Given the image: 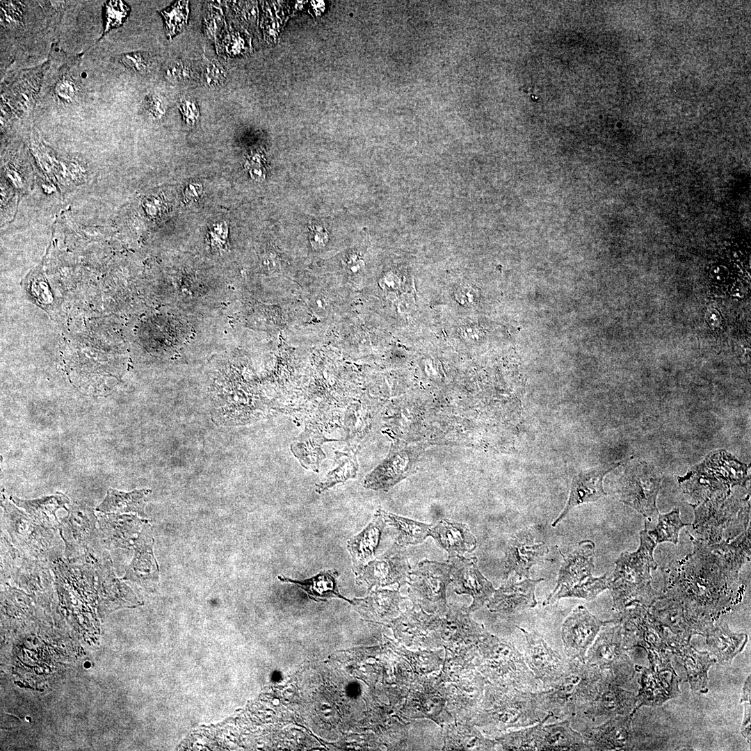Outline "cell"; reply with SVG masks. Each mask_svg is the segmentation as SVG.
Here are the masks:
<instances>
[{"label":"cell","mask_w":751,"mask_h":751,"mask_svg":"<svg viewBox=\"0 0 751 751\" xmlns=\"http://www.w3.org/2000/svg\"><path fill=\"white\" fill-rule=\"evenodd\" d=\"M610 672L587 662L569 659L564 674L547 690L536 691L541 707L551 718H572L600 693Z\"/></svg>","instance_id":"1"},{"label":"cell","mask_w":751,"mask_h":751,"mask_svg":"<svg viewBox=\"0 0 751 751\" xmlns=\"http://www.w3.org/2000/svg\"><path fill=\"white\" fill-rule=\"evenodd\" d=\"M657 544L649 535L647 525L640 533V545L633 552L624 551L615 561L613 575L608 579L614 608L622 611L635 603L649 606L654 600L651 570L657 567L654 549Z\"/></svg>","instance_id":"2"},{"label":"cell","mask_w":751,"mask_h":751,"mask_svg":"<svg viewBox=\"0 0 751 751\" xmlns=\"http://www.w3.org/2000/svg\"><path fill=\"white\" fill-rule=\"evenodd\" d=\"M595 544L590 540L580 542L567 556H563L556 585L543 605L555 603L561 598L574 597L592 600L608 588V574L594 577Z\"/></svg>","instance_id":"3"},{"label":"cell","mask_w":751,"mask_h":751,"mask_svg":"<svg viewBox=\"0 0 751 751\" xmlns=\"http://www.w3.org/2000/svg\"><path fill=\"white\" fill-rule=\"evenodd\" d=\"M661 480V474L646 462L631 465L619 481L620 500L645 517L658 515L656 503Z\"/></svg>","instance_id":"4"},{"label":"cell","mask_w":751,"mask_h":751,"mask_svg":"<svg viewBox=\"0 0 751 751\" xmlns=\"http://www.w3.org/2000/svg\"><path fill=\"white\" fill-rule=\"evenodd\" d=\"M604 629L589 647L586 662L610 672L621 684L632 674L631 663L626 654L621 625Z\"/></svg>","instance_id":"5"},{"label":"cell","mask_w":751,"mask_h":751,"mask_svg":"<svg viewBox=\"0 0 751 751\" xmlns=\"http://www.w3.org/2000/svg\"><path fill=\"white\" fill-rule=\"evenodd\" d=\"M615 620L601 621L583 606L572 611L562 625L561 637L568 659L586 662V653L600 629Z\"/></svg>","instance_id":"6"},{"label":"cell","mask_w":751,"mask_h":751,"mask_svg":"<svg viewBox=\"0 0 751 751\" xmlns=\"http://www.w3.org/2000/svg\"><path fill=\"white\" fill-rule=\"evenodd\" d=\"M411 571L405 546L396 542L377 559L369 562L357 574V583L369 588L405 583Z\"/></svg>","instance_id":"7"},{"label":"cell","mask_w":751,"mask_h":751,"mask_svg":"<svg viewBox=\"0 0 751 751\" xmlns=\"http://www.w3.org/2000/svg\"><path fill=\"white\" fill-rule=\"evenodd\" d=\"M519 629L525 637L523 655L526 665L542 683L544 690L551 688L567 669L569 659H563L536 632Z\"/></svg>","instance_id":"8"},{"label":"cell","mask_w":751,"mask_h":751,"mask_svg":"<svg viewBox=\"0 0 751 751\" xmlns=\"http://www.w3.org/2000/svg\"><path fill=\"white\" fill-rule=\"evenodd\" d=\"M410 592L424 601L442 604L446 588L451 581L449 563L423 560L410 571L408 580Z\"/></svg>","instance_id":"9"},{"label":"cell","mask_w":751,"mask_h":751,"mask_svg":"<svg viewBox=\"0 0 751 751\" xmlns=\"http://www.w3.org/2000/svg\"><path fill=\"white\" fill-rule=\"evenodd\" d=\"M610 673L598 695L576 715H583L592 722H601L617 716L629 715L634 704L632 693L620 686Z\"/></svg>","instance_id":"10"},{"label":"cell","mask_w":751,"mask_h":751,"mask_svg":"<svg viewBox=\"0 0 751 751\" xmlns=\"http://www.w3.org/2000/svg\"><path fill=\"white\" fill-rule=\"evenodd\" d=\"M477 562L476 557H448L451 581L455 586V590L458 593H467L473 597L471 610L481 606L495 590L492 583L479 570Z\"/></svg>","instance_id":"11"},{"label":"cell","mask_w":751,"mask_h":751,"mask_svg":"<svg viewBox=\"0 0 751 751\" xmlns=\"http://www.w3.org/2000/svg\"><path fill=\"white\" fill-rule=\"evenodd\" d=\"M548 552L549 549L545 543L535 542L534 535L529 528L518 531L507 544L505 578H508L512 572L520 577L528 578L530 569L541 563Z\"/></svg>","instance_id":"12"},{"label":"cell","mask_w":751,"mask_h":751,"mask_svg":"<svg viewBox=\"0 0 751 751\" xmlns=\"http://www.w3.org/2000/svg\"><path fill=\"white\" fill-rule=\"evenodd\" d=\"M620 465V462L605 464L576 474L572 478L567 504L552 526H557L575 506L595 501L606 495L603 488L604 478Z\"/></svg>","instance_id":"13"},{"label":"cell","mask_w":751,"mask_h":751,"mask_svg":"<svg viewBox=\"0 0 751 751\" xmlns=\"http://www.w3.org/2000/svg\"><path fill=\"white\" fill-rule=\"evenodd\" d=\"M154 540L148 524L134 540V556L127 567L123 579L140 584L145 588L153 587L159 580V570L153 553Z\"/></svg>","instance_id":"14"},{"label":"cell","mask_w":751,"mask_h":751,"mask_svg":"<svg viewBox=\"0 0 751 751\" xmlns=\"http://www.w3.org/2000/svg\"><path fill=\"white\" fill-rule=\"evenodd\" d=\"M543 580L527 579L516 581L515 577H511L494 590L489 608L492 611L510 614L535 607L537 605L535 588Z\"/></svg>","instance_id":"15"},{"label":"cell","mask_w":751,"mask_h":751,"mask_svg":"<svg viewBox=\"0 0 751 751\" xmlns=\"http://www.w3.org/2000/svg\"><path fill=\"white\" fill-rule=\"evenodd\" d=\"M580 732L589 750H625L630 747L629 715L615 716L600 726Z\"/></svg>","instance_id":"16"},{"label":"cell","mask_w":751,"mask_h":751,"mask_svg":"<svg viewBox=\"0 0 751 751\" xmlns=\"http://www.w3.org/2000/svg\"><path fill=\"white\" fill-rule=\"evenodd\" d=\"M429 536L448 553V557L462 556L466 552H472L477 545L476 538L467 524L447 519H443L432 526Z\"/></svg>","instance_id":"17"},{"label":"cell","mask_w":751,"mask_h":751,"mask_svg":"<svg viewBox=\"0 0 751 751\" xmlns=\"http://www.w3.org/2000/svg\"><path fill=\"white\" fill-rule=\"evenodd\" d=\"M385 526V522L376 512L373 519L360 533L348 540L347 549L350 554L353 570L356 575L375 558Z\"/></svg>","instance_id":"18"},{"label":"cell","mask_w":751,"mask_h":751,"mask_svg":"<svg viewBox=\"0 0 751 751\" xmlns=\"http://www.w3.org/2000/svg\"><path fill=\"white\" fill-rule=\"evenodd\" d=\"M572 718L544 723L540 733V750H589L581 732L571 727Z\"/></svg>","instance_id":"19"},{"label":"cell","mask_w":751,"mask_h":751,"mask_svg":"<svg viewBox=\"0 0 751 751\" xmlns=\"http://www.w3.org/2000/svg\"><path fill=\"white\" fill-rule=\"evenodd\" d=\"M377 512L386 524L395 530V542L402 546L416 545L422 543L432 527L431 524L417 522L379 509Z\"/></svg>","instance_id":"20"},{"label":"cell","mask_w":751,"mask_h":751,"mask_svg":"<svg viewBox=\"0 0 751 751\" xmlns=\"http://www.w3.org/2000/svg\"><path fill=\"white\" fill-rule=\"evenodd\" d=\"M150 492V490L147 489L128 493L109 489L103 501L97 507V510L104 513L133 512L145 517L144 508L146 497Z\"/></svg>","instance_id":"21"},{"label":"cell","mask_w":751,"mask_h":751,"mask_svg":"<svg viewBox=\"0 0 751 751\" xmlns=\"http://www.w3.org/2000/svg\"><path fill=\"white\" fill-rule=\"evenodd\" d=\"M326 441L318 431L306 429L293 443L291 451L305 468L318 471L321 462L325 457L322 444Z\"/></svg>","instance_id":"22"},{"label":"cell","mask_w":751,"mask_h":751,"mask_svg":"<svg viewBox=\"0 0 751 751\" xmlns=\"http://www.w3.org/2000/svg\"><path fill=\"white\" fill-rule=\"evenodd\" d=\"M11 499L16 505L24 508L38 522L49 526L58 522L56 510L69 502L67 497L61 493L34 500H22L15 496Z\"/></svg>","instance_id":"23"},{"label":"cell","mask_w":751,"mask_h":751,"mask_svg":"<svg viewBox=\"0 0 751 751\" xmlns=\"http://www.w3.org/2000/svg\"><path fill=\"white\" fill-rule=\"evenodd\" d=\"M339 572L334 570H323L316 575L303 581L292 579L284 576L278 579L282 582L295 584L305 590L312 597H342L337 588Z\"/></svg>","instance_id":"24"},{"label":"cell","mask_w":751,"mask_h":751,"mask_svg":"<svg viewBox=\"0 0 751 751\" xmlns=\"http://www.w3.org/2000/svg\"><path fill=\"white\" fill-rule=\"evenodd\" d=\"M550 718L548 714L540 722L509 734L503 741V748L510 750H540L541 729Z\"/></svg>","instance_id":"25"},{"label":"cell","mask_w":751,"mask_h":751,"mask_svg":"<svg viewBox=\"0 0 751 751\" xmlns=\"http://www.w3.org/2000/svg\"><path fill=\"white\" fill-rule=\"evenodd\" d=\"M658 515V524L653 530L647 529V533L657 544L663 542L677 544L679 531L690 524L684 523L681 521L678 508H675L668 513Z\"/></svg>","instance_id":"26"},{"label":"cell","mask_w":751,"mask_h":751,"mask_svg":"<svg viewBox=\"0 0 751 751\" xmlns=\"http://www.w3.org/2000/svg\"><path fill=\"white\" fill-rule=\"evenodd\" d=\"M337 466L330 471L320 483L316 485V491L321 493L337 483H344L356 476L357 464L355 458L350 453H337L336 455Z\"/></svg>","instance_id":"27"},{"label":"cell","mask_w":751,"mask_h":751,"mask_svg":"<svg viewBox=\"0 0 751 751\" xmlns=\"http://www.w3.org/2000/svg\"><path fill=\"white\" fill-rule=\"evenodd\" d=\"M711 641L721 642V645L713 646L714 652L721 661H730L739 652L744 644L732 643L734 642L746 640L747 636L744 634H733L727 628V625L719 627L709 636Z\"/></svg>","instance_id":"28"},{"label":"cell","mask_w":751,"mask_h":751,"mask_svg":"<svg viewBox=\"0 0 751 751\" xmlns=\"http://www.w3.org/2000/svg\"><path fill=\"white\" fill-rule=\"evenodd\" d=\"M188 1H179L169 9L161 11L167 36L171 39L187 26L189 15Z\"/></svg>","instance_id":"29"},{"label":"cell","mask_w":751,"mask_h":751,"mask_svg":"<svg viewBox=\"0 0 751 751\" xmlns=\"http://www.w3.org/2000/svg\"><path fill=\"white\" fill-rule=\"evenodd\" d=\"M201 78L204 86L209 88H217L223 86L227 79V72L216 60L205 58L201 67Z\"/></svg>","instance_id":"30"},{"label":"cell","mask_w":751,"mask_h":751,"mask_svg":"<svg viewBox=\"0 0 751 751\" xmlns=\"http://www.w3.org/2000/svg\"><path fill=\"white\" fill-rule=\"evenodd\" d=\"M165 77L171 83L186 81L193 76L190 65L181 59L170 60L164 70Z\"/></svg>","instance_id":"31"},{"label":"cell","mask_w":751,"mask_h":751,"mask_svg":"<svg viewBox=\"0 0 751 751\" xmlns=\"http://www.w3.org/2000/svg\"><path fill=\"white\" fill-rule=\"evenodd\" d=\"M120 60L127 68L139 73L146 72L150 66L148 55L142 52L122 54Z\"/></svg>","instance_id":"32"},{"label":"cell","mask_w":751,"mask_h":751,"mask_svg":"<svg viewBox=\"0 0 751 751\" xmlns=\"http://www.w3.org/2000/svg\"><path fill=\"white\" fill-rule=\"evenodd\" d=\"M145 107L147 113L153 118L160 119L168 108L167 99L160 94H152L147 97Z\"/></svg>","instance_id":"33"},{"label":"cell","mask_w":751,"mask_h":751,"mask_svg":"<svg viewBox=\"0 0 751 751\" xmlns=\"http://www.w3.org/2000/svg\"><path fill=\"white\" fill-rule=\"evenodd\" d=\"M127 13V6L122 1H109L106 6L107 29L115 27L121 24Z\"/></svg>","instance_id":"34"},{"label":"cell","mask_w":751,"mask_h":751,"mask_svg":"<svg viewBox=\"0 0 751 751\" xmlns=\"http://www.w3.org/2000/svg\"><path fill=\"white\" fill-rule=\"evenodd\" d=\"M178 108L183 120L190 126L194 125L200 118L199 106L193 99L184 97L178 102Z\"/></svg>","instance_id":"35"},{"label":"cell","mask_w":751,"mask_h":751,"mask_svg":"<svg viewBox=\"0 0 751 751\" xmlns=\"http://www.w3.org/2000/svg\"><path fill=\"white\" fill-rule=\"evenodd\" d=\"M224 22L223 15L218 8H211L210 13L204 20V29L209 37L216 40L218 32Z\"/></svg>","instance_id":"36"},{"label":"cell","mask_w":751,"mask_h":751,"mask_svg":"<svg viewBox=\"0 0 751 751\" xmlns=\"http://www.w3.org/2000/svg\"><path fill=\"white\" fill-rule=\"evenodd\" d=\"M239 32L233 31L227 33L223 39L224 48L227 54L232 56L241 54L244 42Z\"/></svg>","instance_id":"37"},{"label":"cell","mask_w":751,"mask_h":751,"mask_svg":"<svg viewBox=\"0 0 751 751\" xmlns=\"http://www.w3.org/2000/svg\"><path fill=\"white\" fill-rule=\"evenodd\" d=\"M56 93L60 99L70 101L75 96V85L69 79L63 78L58 82L56 86Z\"/></svg>","instance_id":"38"},{"label":"cell","mask_w":751,"mask_h":751,"mask_svg":"<svg viewBox=\"0 0 751 751\" xmlns=\"http://www.w3.org/2000/svg\"><path fill=\"white\" fill-rule=\"evenodd\" d=\"M328 241V234L323 227L314 226L310 228L309 241L314 248L324 247Z\"/></svg>","instance_id":"39"},{"label":"cell","mask_w":751,"mask_h":751,"mask_svg":"<svg viewBox=\"0 0 751 751\" xmlns=\"http://www.w3.org/2000/svg\"><path fill=\"white\" fill-rule=\"evenodd\" d=\"M476 292L469 286L460 287L455 292V299L462 305L473 303L475 300Z\"/></svg>","instance_id":"40"},{"label":"cell","mask_w":751,"mask_h":751,"mask_svg":"<svg viewBox=\"0 0 751 751\" xmlns=\"http://www.w3.org/2000/svg\"><path fill=\"white\" fill-rule=\"evenodd\" d=\"M401 280L398 276L392 272L386 273L379 280L380 287L387 291L395 290L399 286Z\"/></svg>","instance_id":"41"},{"label":"cell","mask_w":751,"mask_h":751,"mask_svg":"<svg viewBox=\"0 0 751 751\" xmlns=\"http://www.w3.org/2000/svg\"><path fill=\"white\" fill-rule=\"evenodd\" d=\"M344 266L349 273H357L363 266L362 260L355 254H350L344 261Z\"/></svg>","instance_id":"42"},{"label":"cell","mask_w":751,"mask_h":751,"mask_svg":"<svg viewBox=\"0 0 751 751\" xmlns=\"http://www.w3.org/2000/svg\"><path fill=\"white\" fill-rule=\"evenodd\" d=\"M244 8L239 6L236 8V11L239 13L240 17L247 23L255 24L256 20V10L254 8V4L251 8H248V3H244Z\"/></svg>","instance_id":"43"},{"label":"cell","mask_w":751,"mask_h":751,"mask_svg":"<svg viewBox=\"0 0 751 751\" xmlns=\"http://www.w3.org/2000/svg\"><path fill=\"white\" fill-rule=\"evenodd\" d=\"M477 329L473 325H465L462 326L459 329V334L461 338L466 341H472L477 339Z\"/></svg>","instance_id":"44"},{"label":"cell","mask_w":751,"mask_h":751,"mask_svg":"<svg viewBox=\"0 0 751 751\" xmlns=\"http://www.w3.org/2000/svg\"><path fill=\"white\" fill-rule=\"evenodd\" d=\"M312 307L316 311L324 312L328 306V302L323 296H317L312 301Z\"/></svg>","instance_id":"45"}]
</instances>
